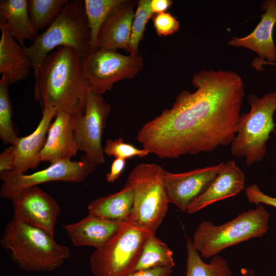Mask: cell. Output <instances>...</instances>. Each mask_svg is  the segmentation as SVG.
Returning a JSON list of instances; mask_svg holds the SVG:
<instances>
[{
    "mask_svg": "<svg viewBox=\"0 0 276 276\" xmlns=\"http://www.w3.org/2000/svg\"><path fill=\"white\" fill-rule=\"evenodd\" d=\"M110 109L102 95L89 89L84 113L74 116L79 149L97 165L105 162L102 137Z\"/></svg>",
    "mask_w": 276,
    "mask_h": 276,
    "instance_id": "obj_11",
    "label": "cell"
},
{
    "mask_svg": "<svg viewBox=\"0 0 276 276\" xmlns=\"http://www.w3.org/2000/svg\"><path fill=\"white\" fill-rule=\"evenodd\" d=\"M126 163V159L115 158L112 162L110 171L106 175V181L109 183L114 182L123 172Z\"/></svg>",
    "mask_w": 276,
    "mask_h": 276,
    "instance_id": "obj_34",
    "label": "cell"
},
{
    "mask_svg": "<svg viewBox=\"0 0 276 276\" xmlns=\"http://www.w3.org/2000/svg\"><path fill=\"white\" fill-rule=\"evenodd\" d=\"M0 242L13 262L27 271H53L70 256L69 248L58 243L54 236L14 218L7 224Z\"/></svg>",
    "mask_w": 276,
    "mask_h": 276,
    "instance_id": "obj_3",
    "label": "cell"
},
{
    "mask_svg": "<svg viewBox=\"0 0 276 276\" xmlns=\"http://www.w3.org/2000/svg\"><path fill=\"white\" fill-rule=\"evenodd\" d=\"M264 13L252 32L242 37L233 36L227 44L236 48H244L255 52L258 57L252 66L261 70L263 64H273L276 61V47L273 31L276 24V0H266L261 4Z\"/></svg>",
    "mask_w": 276,
    "mask_h": 276,
    "instance_id": "obj_14",
    "label": "cell"
},
{
    "mask_svg": "<svg viewBox=\"0 0 276 276\" xmlns=\"http://www.w3.org/2000/svg\"><path fill=\"white\" fill-rule=\"evenodd\" d=\"M223 164L178 173L164 169V185L169 203L187 212L191 202L208 188Z\"/></svg>",
    "mask_w": 276,
    "mask_h": 276,
    "instance_id": "obj_13",
    "label": "cell"
},
{
    "mask_svg": "<svg viewBox=\"0 0 276 276\" xmlns=\"http://www.w3.org/2000/svg\"><path fill=\"white\" fill-rule=\"evenodd\" d=\"M34 75V98L42 109L50 106L73 116L84 113L90 89L81 56L73 49L62 47L50 53Z\"/></svg>",
    "mask_w": 276,
    "mask_h": 276,
    "instance_id": "obj_2",
    "label": "cell"
},
{
    "mask_svg": "<svg viewBox=\"0 0 276 276\" xmlns=\"http://www.w3.org/2000/svg\"><path fill=\"white\" fill-rule=\"evenodd\" d=\"M245 175L233 160L223 164L208 188L189 205L187 213L193 214L215 203L238 195L244 188Z\"/></svg>",
    "mask_w": 276,
    "mask_h": 276,
    "instance_id": "obj_17",
    "label": "cell"
},
{
    "mask_svg": "<svg viewBox=\"0 0 276 276\" xmlns=\"http://www.w3.org/2000/svg\"><path fill=\"white\" fill-rule=\"evenodd\" d=\"M9 85L7 79L2 76L0 80V137L4 143L13 146L18 137L13 125Z\"/></svg>",
    "mask_w": 276,
    "mask_h": 276,
    "instance_id": "obj_27",
    "label": "cell"
},
{
    "mask_svg": "<svg viewBox=\"0 0 276 276\" xmlns=\"http://www.w3.org/2000/svg\"><path fill=\"white\" fill-rule=\"evenodd\" d=\"M129 222L109 221L91 215L79 221L62 226L76 247L101 248L108 243Z\"/></svg>",
    "mask_w": 276,
    "mask_h": 276,
    "instance_id": "obj_16",
    "label": "cell"
},
{
    "mask_svg": "<svg viewBox=\"0 0 276 276\" xmlns=\"http://www.w3.org/2000/svg\"><path fill=\"white\" fill-rule=\"evenodd\" d=\"M97 166L83 155L79 160L58 161L30 174H17L12 171L0 173L3 181L0 196L12 200L27 188L51 181L81 182L94 172Z\"/></svg>",
    "mask_w": 276,
    "mask_h": 276,
    "instance_id": "obj_10",
    "label": "cell"
},
{
    "mask_svg": "<svg viewBox=\"0 0 276 276\" xmlns=\"http://www.w3.org/2000/svg\"><path fill=\"white\" fill-rule=\"evenodd\" d=\"M255 271L249 267L242 268L240 270V274L239 276H254ZM226 276H235L232 274L228 275Z\"/></svg>",
    "mask_w": 276,
    "mask_h": 276,
    "instance_id": "obj_36",
    "label": "cell"
},
{
    "mask_svg": "<svg viewBox=\"0 0 276 276\" xmlns=\"http://www.w3.org/2000/svg\"><path fill=\"white\" fill-rule=\"evenodd\" d=\"M15 163L14 148L11 145L0 154V173L14 171Z\"/></svg>",
    "mask_w": 276,
    "mask_h": 276,
    "instance_id": "obj_32",
    "label": "cell"
},
{
    "mask_svg": "<svg viewBox=\"0 0 276 276\" xmlns=\"http://www.w3.org/2000/svg\"><path fill=\"white\" fill-rule=\"evenodd\" d=\"M13 218L55 236L61 209L54 198L37 186L27 188L12 200Z\"/></svg>",
    "mask_w": 276,
    "mask_h": 276,
    "instance_id": "obj_12",
    "label": "cell"
},
{
    "mask_svg": "<svg viewBox=\"0 0 276 276\" xmlns=\"http://www.w3.org/2000/svg\"><path fill=\"white\" fill-rule=\"evenodd\" d=\"M153 21L156 33L159 36L172 35L178 31L180 26L176 18L167 12L155 14Z\"/></svg>",
    "mask_w": 276,
    "mask_h": 276,
    "instance_id": "obj_30",
    "label": "cell"
},
{
    "mask_svg": "<svg viewBox=\"0 0 276 276\" xmlns=\"http://www.w3.org/2000/svg\"><path fill=\"white\" fill-rule=\"evenodd\" d=\"M186 276H226L232 274L228 262L222 257L216 255L209 263L204 262L194 248L192 240L187 239Z\"/></svg>",
    "mask_w": 276,
    "mask_h": 276,
    "instance_id": "obj_23",
    "label": "cell"
},
{
    "mask_svg": "<svg viewBox=\"0 0 276 276\" xmlns=\"http://www.w3.org/2000/svg\"><path fill=\"white\" fill-rule=\"evenodd\" d=\"M248 112L240 114L231 152L235 157H244L246 165L260 162L266 153V143L273 130L276 111V91L261 98L251 94L248 97Z\"/></svg>",
    "mask_w": 276,
    "mask_h": 276,
    "instance_id": "obj_6",
    "label": "cell"
},
{
    "mask_svg": "<svg viewBox=\"0 0 276 276\" xmlns=\"http://www.w3.org/2000/svg\"><path fill=\"white\" fill-rule=\"evenodd\" d=\"M0 73L9 84L24 80L32 68L24 47L12 36L3 20L0 19Z\"/></svg>",
    "mask_w": 276,
    "mask_h": 276,
    "instance_id": "obj_20",
    "label": "cell"
},
{
    "mask_svg": "<svg viewBox=\"0 0 276 276\" xmlns=\"http://www.w3.org/2000/svg\"><path fill=\"white\" fill-rule=\"evenodd\" d=\"M248 201L256 205L261 203L276 208V197L269 196L262 192L256 184H252L245 189Z\"/></svg>",
    "mask_w": 276,
    "mask_h": 276,
    "instance_id": "obj_31",
    "label": "cell"
},
{
    "mask_svg": "<svg viewBox=\"0 0 276 276\" xmlns=\"http://www.w3.org/2000/svg\"><path fill=\"white\" fill-rule=\"evenodd\" d=\"M270 217V213L260 204L220 225L203 221L194 233L193 246L201 257H213L227 247L262 237L268 231Z\"/></svg>",
    "mask_w": 276,
    "mask_h": 276,
    "instance_id": "obj_5",
    "label": "cell"
},
{
    "mask_svg": "<svg viewBox=\"0 0 276 276\" xmlns=\"http://www.w3.org/2000/svg\"><path fill=\"white\" fill-rule=\"evenodd\" d=\"M150 234L128 223L105 246L92 253L90 265L94 276H126L132 272Z\"/></svg>",
    "mask_w": 276,
    "mask_h": 276,
    "instance_id": "obj_8",
    "label": "cell"
},
{
    "mask_svg": "<svg viewBox=\"0 0 276 276\" xmlns=\"http://www.w3.org/2000/svg\"><path fill=\"white\" fill-rule=\"evenodd\" d=\"M124 0H84V8L90 33L89 50L97 48L99 34L109 14Z\"/></svg>",
    "mask_w": 276,
    "mask_h": 276,
    "instance_id": "obj_25",
    "label": "cell"
},
{
    "mask_svg": "<svg viewBox=\"0 0 276 276\" xmlns=\"http://www.w3.org/2000/svg\"><path fill=\"white\" fill-rule=\"evenodd\" d=\"M164 171L158 165L141 163L132 169L126 182L134 193L131 223L154 234L165 217L170 203L164 185Z\"/></svg>",
    "mask_w": 276,
    "mask_h": 276,
    "instance_id": "obj_7",
    "label": "cell"
},
{
    "mask_svg": "<svg viewBox=\"0 0 276 276\" xmlns=\"http://www.w3.org/2000/svg\"><path fill=\"white\" fill-rule=\"evenodd\" d=\"M90 33L84 1H68L57 19L24 49L35 73L44 58L57 47L72 48L81 57L90 49Z\"/></svg>",
    "mask_w": 276,
    "mask_h": 276,
    "instance_id": "obj_4",
    "label": "cell"
},
{
    "mask_svg": "<svg viewBox=\"0 0 276 276\" xmlns=\"http://www.w3.org/2000/svg\"><path fill=\"white\" fill-rule=\"evenodd\" d=\"M171 267H158L148 269L133 271L126 276H171Z\"/></svg>",
    "mask_w": 276,
    "mask_h": 276,
    "instance_id": "obj_33",
    "label": "cell"
},
{
    "mask_svg": "<svg viewBox=\"0 0 276 276\" xmlns=\"http://www.w3.org/2000/svg\"><path fill=\"white\" fill-rule=\"evenodd\" d=\"M0 19L4 20L12 36L22 47H25V40L33 41L38 35L30 18L28 1H0Z\"/></svg>",
    "mask_w": 276,
    "mask_h": 276,
    "instance_id": "obj_22",
    "label": "cell"
},
{
    "mask_svg": "<svg viewBox=\"0 0 276 276\" xmlns=\"http://www.w3.org/2000/svg\"><path fill=\"white\" fill-rule=\"evenodd\" d=\"M134 197L133 188L126 183L119 192L89 202L88 214L113 222H130Z\"/></svg>",
    "mask_w": 276,
    "mask_h": 276,
    "instance_id": "obj_21",
    "label": "cell"
},
{
    "mask_svg": "<svg viewBox=\"0 0 276 276\" xmlns=\"http://www.w3.org/2000/svg\"><path fill=\"white\" fill-rule=\"evenodd\" d=\"M36 128L29 135L18 137L13 146L14 148L16 163L14 171L17 174H25L29 169H36L39 163L40 154L45 145L51 121L58 111L52 107L47 106Z\"/></svg>",
    "mask_w": 276,
    "mask_h": 276,
    "instance_id": "obj_18",
    "label": "cell"
},
{
    "mask_svg": "<svg viewBox=\"0 0 276 276\" xmlns=\"http://www.w3.org/2000/svg\"><path fill=\"white\" fill-rule=\"evenodd\" d=\"M103 150L104 154L108 156L124 159L136 156L142 158L150 153L146 149H139L134 145L125 143L122 138L114 140L108 139Z\"/></svg>",
    "mask_w": 276,
    "mask_h": 276,
    "instance_id": "obj_29",
    "label": "cell"
},
{
    "mask_svg": "<svg viewBox=\"0 0 276 276\" xmlns=\"http://www.w3.org/2000/svg\"><path fill=\"white\" fill-rule=\"evenodd\" d=\"M136 5L133 1L124 0L109 14L99 34L97 48L124 49L128 52Z\"/></svg>",
    "mask_w": 276,
    "mask_h": 276,
    "instance_id": "obj_19",
    "label": "cell"
},
{
    "mask_svg": "<svg viewBox=\"0 0 276 276\" xmlns=\"http://www.w3.org/2000/svg\"><path fill=\"white\" fill-rule=\"evenodd\" d=\"M175 266L173 252L168 246L150 234L146 239L133 271Z\"/></svg>",
    "mask_w": 276,
    "mask_h": 276,
    "instance_id": "obj_24",
    "label": "cell"
},
{
    "mask_svg": "<svg viewBox=\"0 0 276 276\" xmlns=\"http://www.w3.org/2000/svg\"><path fill=\"white\" fill-rule=\"evenodd\" d=\"M171 0H151L150 7L154 14L165 12L172 5Z\"/></svg>",
    "mask_w": 276,
    "mask_h": 276,
    "instance_id": "obj_35",
    "label": "cell"
},
{
    "mask_svg": "<svg viewBox=\"0 0 276 276\" xmlns=\"http://www.w3.org/2000/svg\"><path fill=\"white\" fill-rule=\"evenodd\" d=\"M151 0H140L137 2L131 28L128 52L139 54V46L142 40L146 25L154 13L150 7Z\"/></svg>",
    "mask_w": 276,
    "mask_h": 276,
    "instance_id": "obj_28",
    "label": "cell"
},
{
    "mask_svg": "<svg viewBox=\"0 0 276 276\" xmlns=\"http://www.w3.org/2000/svg\"><path fill=\"white\" fill-rule=\"evenodd\" d=\"M67 0L28 1L30 18L34 30L38 32L49 27L59 16Z\"/></svg>",
    "mask_w": 276,
    "mask_h": 276,
    "instance_id": "obj_26",
    "label": "cell"
},
{
    "mask_svg": "<svg viewBox=\"0 0 276 276\" xmlns=\"http://www.w3.org/2000/svg\"><path fill=\"white\" fill-rule=\"evenodd\" d=\"M193 92L178 94L170 108L146 122L136 139L160 158L213 151L231 144L245 95L241 76L228 70L195 73Z\"/></svg>",
    "mask_w": 276,
    "mask_h": 276,
    "instance_id": "obj_1",
    "label": "cell"
},
{
    "mask_svg": "<svg viewBox=\"0 0 276 276\" xmlns=\"http://www.w3.org/2000/svg\"><path fill=\"white\" fill-rule=\"evenodd\" d=\"M81 63L89 89L102 95L116 82L137 75L143 68V59L139 54L124 55L116 50L98 48L82 56Z\"/></svg>",
    "mask_w": 276,
    "mask_h": 276,
    "instance_id": "obj_9",
    "label": "cell"
},
{
    "mask_svg": "<svg viewBox=\"0 0 276 276\" xmlns=\"http://www.w3.org/2000/svg\"><path fill=\"white\" fill-rule=\"evenodd\" d=\"M78 151L74 116L58 112L49 127L45 145L39 155L40 162L52 164L70 160Z\"/></svg>",
    "mask_w": 276,
    "mask_h": 276,
    "instance_id": "obj_15",
    "label": "cell"
}]
</instances>
